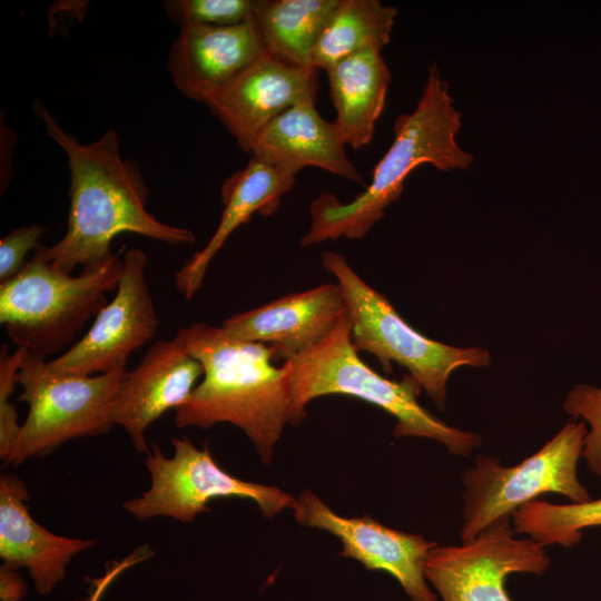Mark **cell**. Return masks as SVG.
<instances>
[{"label": "cell", "mask_w": 601, "mask_h": 601, "mask_svg": "<svg viewBox=\"0 0 601 601\" xmlns=\"http://www.w3.org/2000/svg\"><path fill=\"white\" fill-rule=\"evenodd\" d=\"M36 111L48 135L65 151L71 174L70 208L65 236L42 250L66 272L108 259L112 239L134 233L170 245L195 242L191 230L158 220L147 207L149 190L139 168L124 160L117 132L109 129L90 144L66 132L40 102Z\"/></svg>", "instance_id": "6da1fadb"}, {"label": "cell", "mask_w": 601, "mask_h": 601, "mask_svg": "<svg viewBox=\"0 0 601 601\" xmlns=\"http://www.w3.org/2000/svg\"><path fill=\"white\" fill-rule=\"evenodd\" d=\"M176 335L204 367L200 383L175 410L176 426L233 424L269 464L284 426L292 420L286 366L273 365L274 353L267 345L235 339L220 326L193 323Z\"/></svg>", "instance_id": "7a4b0ae2"}, {"label": "cell", "mask_w": 601, "mask_h": 601, "mask_svg": "<svg viewBox=\"0 0 601 601\" xmlns=\"http://www.w3.org/2000/svg\"><path fill=\"white\" fill-rule=\"evenodd\" d=\"M462 112L454 105L449 83L436 65L427 78L415 109L396 117L394 140L373 170L367 188L352 201L343 204L324 193L311 204V225L300 238L302 246H312L341 237L363 238L384 217L385 209L400 198L404 181L421 165L440 171L466 169L474 156L456 141Z\"/></svg>", "instance_id": "3957f363"}, {"label": "cell", "mask_w": 601, "mask_h": 601, "mask_svg": "<svg viewBox=\"0 0 601 601\" xmlns=\"http://www.w3.org/2000/svg\"><path fill=\"white\" fill-rule=\"evenodd\" d=\"M352 323L345 312L331 333L311 351L284 362L290 396V423H299L314 398L349 395L371 403L396 418L394 436L434 440L450 453L469 456L481 445L479 434L451 426L417 401L421 385L410 374L400 382L368 367L352 343Z\"/></svg>", "instance_id": "277c9868"}, {"label": "cell", "mask_w": 601, "mask_h": 601, "mask_svg": "<svg viewBox=\"0 0 601 601\" xmlns=\"http://www.w3.org/2000/svg\"><path fill=\"white\" fill-rule=\"evenodd\" d=\"M122 266L120 252L72 276L49 262L39 244L23 269L0 283V323L8 337L45 359L59 353L108 303Z\"/></svg>", "instance_id": "5b68a950"}, {"label": "cell", "mask_w": 601, "mask_h": 601, "mask_svg": "<svg viewBox=\"0 0 601 601\" xmlns=\"http://www.w3.org/2000/svg\"><path fill=\"white\" fill-rule=\"evenodd\" d=\"M322 263L342 289L354 348L373 354L385 372H392L393 362L407 368L440 410L445 408L446 384L454 370L489 365L490 354L482 347H455L415 331L339 253H323Z\"/></svg>", "instance_id": "8992f818"}, {"label": "cell", "mask_w": 601, "mask_h": 601, "mask_svg": "<svg viewBox=\"0 0 601 601\" xmlns=\"http://www.w3.org/2000/svg\"><path fill=\"white\" fill-rule=\"evenodd\" d=\"M588 434L585 423L568 422L539 451L512 466L493 455L479 454L462 474V524L466 542L542 494L556 493L581 503L591 500L580 482L578 464Z\"/></svg>", "instance_id": "52a82bcc"}, {"label": "cell", "mask_w": 601, "mask_h": 601, "mask_svg": "<svg viewBox=\"0 0 601 601\" xmlns=\"http://www.w3.org/2000/svg\"><path fill=\"white\" fill-rule=\"evenodd\" d=\"M126 374V368L89 376L52 374L45 358L27 352L18 400L29 411L10 464L46 456L70 440L107 434L115 426V400Z\"/></svg>", "instance_id": "ba28073f"}, {"label": "cell", "mask_w": 601, "mask_h": 601, "mask_svg": "<svg viewBox=\"0 0 601 601\" xmlns=\"http://www.w3.org/2000/svg\"><path fill=\"white\" fill-rule=\"evenodd\" d=\"M171 443L174 454L170 457L165 456L155 443L146 454L151 484L139 496L122 503L135 519L146 521L166 516L188 523L198 514L209 512L210 501L228 497L255 502L266 518L294 509L296 499L283 490L245 481L225 471L207 445L199 449L186 436L174 437Z\"/></svg>", "instance_id": "9c48e42d"}, {"label": "cell", "mask_w": 601, "mask_h": 601, "mask_svg": "<svg viewBox=\"0 0 601 601\" xmlns=\"http://www.w3.org/2000/svg\"><path fill=\"white\" fill-rule=\"evenodd\" d=\"M504 518L461 545H435L424 573L442 601H512L505 582L510 574L541 575L550 566L543 545L531 538H515Z\"/></svg>", "instance_id": "30bf717a"}, {"label": "cell", "mask_w": 601, "mask_h": 601, "mask_svg": "<svg viewBox=\"0 0 601 601\" xmlns=\"http://www.w3.org/2000/svg\"><path fill=\"white\" fill-rule=\"evenodd\" d=\"M122 257L114 298L99 311L80 339L46 362L48 372L89 376L126 368L129 356L154 338L159 319L146 279L147 255L131 248Z\"/></svg>", "instance_id": "8fae6325"}, {"label": "cell", "mask_w": 601, "mask_h": 601, "mask_svg": "<svg viewBox=\"0 0 601 601\" xmlns=\"http://www.w3.org/2000/svg\"><path fill=\"white\" fill-rule=\"evenodd\" d=\"M293 513L299 524L336 536L343 556L358 561L367 570L391 574L412 601H437L424 573L426 556L435 542L388 528L368 515H339L311 490L299 494Z\"/></svg>", "instance_id": "7c38bea8"}, {"label": "cell", "mask_w": 601, "mask_h": 601, "mask_svg": "<svg viewBox=\"0 0 601 601\" xmlns=\"http://www.w3.org/2000/svg\"><path fill=\"white\" fill-rule=\"evenodd\" d=\"M318 69L285 63L263 52L206 105L250 154L258 134L286 109L315 101Z\"/></svg>", "instance_id": "4fadbf2b"}, {"label": "cell", "mask_w": 601, "mask_h": 601, "mask_svg": "<svg viewBox=\"0 0 601 601\" xmlns=\"http://www.w3.org/2000/svg\"><path fill=\"white\" fill-rule=\"evenodd\" d=\"M203 375L201 363L177 335L155 343L120 384L114 406L115 425L127 432L139 453L147 454V428L181 405Z\"/></svg>", "instance_id": "5bb4252c"}, {"label": "cell", "mask_w": 601, "mask_h": 601, "mask_svg": "<svg viewBox=\"0 0 601 601\" xmlns=\"http://www.w3.org/2000/svg\"><path fill=\"white\" fill-rule=\"evenodd\" d=\"M345 312L339 285L324 284L235 314L220 328L235 339L265 344L288 361L315 347Z\"/></svg>", "instance_id": "9a60e30c"}, {"label": "cell", "mask_w": 601, "mask_h": 601, "mask_svg": "<svg viewBox=\"0 0 601 601\" xmlns=\"http://www.w3.org/2000/svg\"><path fill=\"white\" fill-rule=\"evenodd\" d=\"M264 52L249 18L235 26L180 27L168 67L178 90L207 104Z\"/></svg>", "instance_id": "2e32d148"}, {"label": "cell", "mask_w": 601, "mask_h": 601, "mask_svg": "<svg viewBox=\"0 0 601 601\" xmlns=\"http://www.w3.org/2000/svg\"><path fill=\"white\" fill-rule=\"evenodd\" d=\"M26 483L14 474L0 475V558L14 569L23 568L36 591L46 595L66 577L77 554L96 541L48 531L30 515Z\"/></svg>", "instance_id": "e0dca14e"}, {"label": "cell", "mask_w": 601, "mask_h": 601, "mask_svg": "<svg viewBox=\"0 0 601 601\" xmlns=\"http://www.w3.org/2000/svg\"><path fill=\"white\" fill-rule=\"evenodd\" d=\"M250 154L254 159L293 176L312 166L363 183L333 122L321 117L315 101L299 102L274 118L256 137Z\"/></svg>", "instance_id": "ac0fdd59"}, {"label": "cell", "mask_w": 601, "mask_h": 601, "mask_svg": "<svg viewBox=\"0 0 601 601\" xmlns=\"http://www.w3.org/2000/svg\"><path fill=\"white\" fill-rule=\"evenodd\" d=\"M295 181V176L252 158L245 168L223 183L224 209L216 230L205 247L174 275L176 288L186 299H191L199 290L209 264L231 233L256 213L267 216L275 211L280 197L293 189Z\"/></svg>", "instance_id": "d6986e66"}, {"label": "cell", "mask_w": 601, "mask_h": 601, "mask_svg": "<svg viewBox=\"0 0 601 601\" xmlns=\"http://www.w3.org/2000/svg\"><path fill=\"white\" fill-rule=\"evenodd\" d=\"M331 98L336 109L334 128L345 145L366 146L381 117L391 71L380 51H363L329 67Z\"/></svg>", "instance_id": "ffe728a7"}, {"label": "cell", "mask_w": 601, "mask_h": 601, "mask_svg": "<svg viewBox=\"0 0 601 601\" xmlns=\"http://www.w3.org/2000/svg\"><path fill=\"white\" fill-rule=\"evenodd\" d=\"M338 0H254L250 19L265 53L309 67L311 53Z\"/></svg>", "instance_id": "44dd1931"}, {"label": "cell", "mask_w": 601, "mask_h": 601, "mask_svg": "<svg viewBox=\"0 0 601 601\" xmlns=\"http://www.w3.org/2000/svg\"><path fill=\"white\" fill-rule=\"evenodd\" d=\"M397 10L378 0H338L311 53L308 65L325 71L363 51H382L391 40Z\"/></svg>", "instance_id": "7402d4cb"}, {"label": "cell", "mask_w": 601, "mask_h": 601, "mask_svg": "<svg viewBox=\"0 0 601 601\" xmlns=\"http://www.w3.org/2000/svg\"><path fill=\"white\" fill-rule=\"evenodd\" d=\"M511 519L515 533L544 548H571L581 541L585 529L601 526V497L568 504L535 500L521 506Z\"/></svg>", "instance_id": "603a6c76"}, {"label": "cell", "mask_w": 601, "mask_h": 601, "mask_svg": "<svg viewBox=\"0 0 601 601\" xmlns=\"http://www.w3.org/2000/svg\"><path fill=\"white\" fill-rule=\"evenodd\" d=\"M254 0H171L164 3L169 19L179 24L235 26L246 21Z\"/></svg>", "instance_id": "cb8c5ba5"}, {"label": "cell", "mask_w": 601, "mask_h": 601, "mask_svg": "<svg viewBox=\"0 0 601 601\" xmlns=\"http://www.w3.org/2000/svg\"><path fill=\"white\" fill-rule=\"evenodd\" d=\"M27 352L24 347L10 352L6 344L0 351V457L6 465L10 464L21 432L18 413L10 397L18 384L19 368Z\"/></svg>", "instance_id": "d4e9b609"}, {"label": "cell", "mask_w": 601, "mask_h": 601, "mask_svg": "<svg viewBox=\"0 0 601 601\" xmlns=\"http://www.w3.org/2000/svg\"><path fill=\"white\" fill-rule=\"evenodd\" d=\"M563 406L566 413L573 417H582L590 425L582 457L590 470L601 479V388L579 384L568 393Z\"/></svg>", "instance_id": "484cf974"}, {"label": "cell", "mask_w": 601, "mask_h": 601, "mask_svg": "<svg viewBox=\"0 0 601 601\" xmlns=\"http://www.w3.org/2000/svg\"><path fill=\"white\" fill-rule=\"evenodd\" d=\"M48 230L41 225L20 226L0 240V283L17 276L27 265L31 249L38 247L40 237Z\"/></svg>", "instance_id": "4316f807"}, {"label": "cell", "mask_w": 601, "mask_h": 601, "mask_svg": "<svg viewBox=\"0 0 601 601\" xmlns=\"http://www.w3.org/2000/svg\"><path fill=\"white\" fill-rule=\"evenodd\" d=\"M27 593V584L17 569L2 564L0 566V601H19Z\"/></svg>", "instance_id": "83f0119b"}]
</instances>
